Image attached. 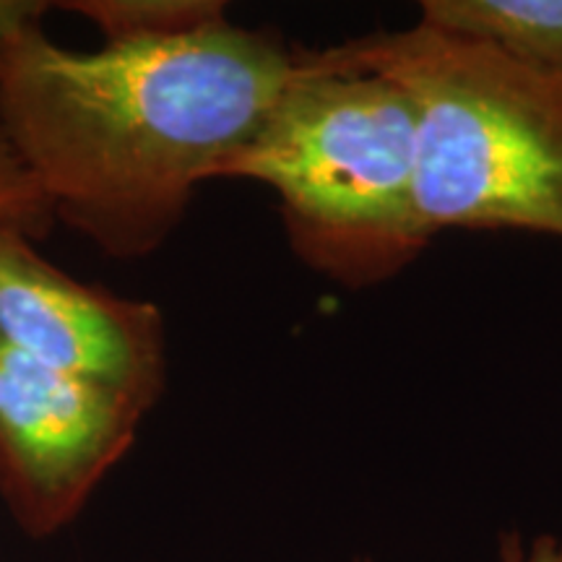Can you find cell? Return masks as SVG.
<instances>
[{"label": "cell", "mask_w": 562, "mask_h": 562, "mask_svg": "<svg viewBox=\"0 0 562 562\" xmlns=\"http://www.w3.org/2000/svg\"><path fill=\"white\" fill-rule=\"evenodd\" d=\"M305 55L229 19L100 50L34 30L0 74V131L55 220L138 261L170 240L195 188L256 144Z\"/></svg>", "instance_id": "obj_1"}, {"label": "cell", "mask_w": 562, "mask_h": 562, "mask_svg": "<svg viewBox=\"0 0 562 562\" xmlns=\"http://www.w3.org/2000/svg\"><path fill=\"white\" fill-rule=\"evenodd\" d=\"M271 188L286 243L347 290L383 284L430 245L417 201V117L398 83L339 45L305 66L227 172Z\"/></svg>", "instance_id": "obj_2"}, {"label": "cell", "mask_w": 562, "mask_h": 562, "mask_svg": "<svg viewBox=\"0 0 562 562\" xmlns=\"http://www.w3.org/2000/svg\"><path fill=\"white\" fill-rule=\"evenodd\" d=\"M409 97L417 201L442 229H524L562 240V76L490 42L414 24L339 45Z\"/></svg>", "instance_id": "obj_3"}, {"label": "cell", "mask_w": 562, "mask_h": 562, "mask_svg": "<svg viewBox=\"0 0 562 562\" xmlns=\"http://www.w3.org/2000/svg\"><path fill=\"white\" fill-rule=\"evenodd\" d=\"M146 417L131 398L0 347V501L47 539L87 508Z\"/></svg>", "instance_id": "obj_4"}, {"label": "cell", "mask_w": 562, "mask_h": 562, "mask_svg": "<svg viewBox=\"0 0 562 562\" xmlns=\"http://www.w3.org/2000/svg\"><path fill=\"white\" fill-rule=\"evenodd\" d=\"M34 243L0 229V347L121 393L149 414L167 385L165 315L149 300L83 284Z\"/></svg>", "instance_id": "obj_5"}, {"label": "cell", "mask_w": 562, "mask_h": 562, "mask_svg": "<svg viewBox=\"0 0 562 562\" xmlns=\"http://www.w3.org/2000/svg\"><path fill=\"white\" fill-rule=\"evenodd\" d=\"M419 21L562 76V0H422Z\"/></svg>", "instance_id": "obj_6"}, {"label": "cell", "mask_w": 562, "mask_h": 562, "mask_svg": "<svg viewBox=\"0 0 562 562\" xmlns=\"http://www.w3.org/2000/svg\"><path fill=\"white\" fill-rule=\"evenodd\" d=\"M55 9L87 19L104 45L175 40L227 21L222 0H63Z\"/></svg>", "instance_id": "obj_7"}, {"label": "cell", "mask_w": 562, "mask_h": 562, "mask_svg": "<svg viewBox=\"0 0 562 562\" xmlns=\"http://www.w3.org/2000/svg\"><path fill=\"white\" fill-rule=\"evenodd\" d=\"M55 222L50 203L0 131V229H16L42 240Z\"/></svg>", "instance_id": "obj_8"}, {"label": "cell", "mask_w": 562, "mask_h": 562, "mask_svg": "<svg viewBox=\"0 0 562 562\" xmlns=\"http://www.w3.org/2000/svg\"><path fill=\"white\" fill-rule=\"evenodd\" d=\"M50 9L55 3L42 0H0V74L9 66L19 42L34 30H42V19Z\"/></svg>", "instance_id": "obj_9"}, {"label": "cell", "mask_w": 562, "mask_h": 562, "mask_svg": "<svg viewBox=\"0 0 562 562\" xmlns=\"http://www.w3.org/2000/svg\"><path fill=\"white\" fill-rule=\"evenodd\" d=\"M497 562H562V533H539L529 552L518 531H503L497 537Z\"/></svg>", "instance_id": "obj_10"}, {"label": "cell", "mask_w": 562, "mask_h": 562, "mask_svg": "<svg viewBox=\"0 0 562 562\" xmlns=\"http://www.w3.org/2000/svg\"><path fill=\"white\" fill-rule=\"evenodd\" d=\"M351 562H375V560H370V558H364V554H360V558H355Z\"/></svg>", "instance_id": "obj_11"}]
</instances>
